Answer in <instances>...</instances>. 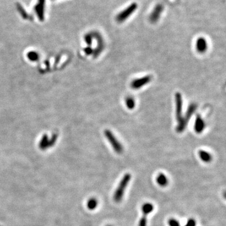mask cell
Instances as JSON below:
<instances>
[{"mask_svg": "<svg viewBox=\"0 0 226 226\" xmlns=\"http://www.w3.org/2000/svg\"><path fill=\"white\" fill-rule=\"evenodd\" d=\"M131 179V175L130 173H126L121 180L116 191L113 195V199L116 202L119 203L122 200L124 194V190L126 188L130 181Z\"/></svg>", "mask_w": 226, "mask_h": 226, "instance_id": "1", "label": "cell"}, {"mask_svg": "<svg viewBox=\"0 0 226 226\" xmlns=\"http://www.w3.org/2000/svg\"><path fill=\"white\" fill-rule=\"evenodd\" d=\"M197 108V106L195 104H191L189 107H188L186 112L185 114V116L184 117H182V119L178 121L177 126L176 128V130L179 133H181L183 132L186 128V126L188 124V121H189L190 118L194 115L195 110Z\"/></svg>", "mask_w": 226, "mask_h": 226, "instance_id": "2", "label": "cell"}, {"mask_svg": "<svg viewBox=\"0 0 226 226\" xmlns=\"http://www.w3.org/2000/svg\"><path fill=\"white\" fill-rule=\"evenodd\" d=\"M138 5L136 2L131 3L126 8L120 11L116 17V21L119 23H122L126 21L137 10Z\"/></svg>", "mask_w": 226, "mask_h": 226, "instance_id": "3", "label": "cell"}, {"mask_svg": "<svg viewBox=\"0 0 226 226\" xmlns=\"http://www.w3.org/2000/svg\"><path fill=\"white\" fill-rule=\"evenodd\" d=\"M104 135L116 153H117L118 154H121L123 152L122 145L119 142L114 134L110 130H106L104 131Z\"/></svg>", "mask_w": 226, "mask_h": 226, "instance_id": "4", "label": "cell"}, {"mask_svg": "<svg viewBox=\"0 0 226 226\" xmlns=\"http://www.w3.org/2000/svg\"><path fill=\"white\" fill-rule=\"evenodd\" d=\"M164 10V6L161 3L156 4L149 15V20L152 23H156L160 20Z\"/></svg>", "mask_w": 226, "mask_h": 226, "instance_id": "5", "label": "cell"}, {"mask_svg": "<svg viewBox=\"0 0 226 226\" xmlns=\"http://www.w3.org/2000/svg\"><path fill=\"white\" fill-rule=\"evenodd\" d=\"M175 109H176V118L177 121H180L182 116L183 111V99L182 96L180 92H177L175 95Z\"/></svg>", "mask_w": 226, "mask_h": 226, "instance_id": "6", "label": "cell"}, {"mask_svg": "<svg viewBox=\"0 0 226 226\" xmlns=\"http://www.w3.org/2000/svg\"><path fill=\"white\" fill-rule=\"evenodd\" d=\"M92 36L94 38L97 40V48L95 49V50H93V55L94 57H97L100 54H101V52H103V50L104 48V40L103 38L101 36V35H100V33L97 32H92Z\"/></svg>", "mask_w": 226, "mask_h": 226, "instance_id": "7", "label": "cell"}, {"mask_svg": "<svg viewBox=\"0 0 226 226\" xmlns=\"http://www.w3.org/2000/svg\"><path fill=\"white\" fill-rule=\"evenodd\" d=\"M46 0H38L34 6V11L39 21H43L45 20V9Z\"/></svg>", "mask_w": 226, "mask_h": 226, "instance_id": "8", "label": "cell"}, {"mask_svg": "<svg viewBox=\"0 0 226 226\" xmlns=\"http://www.w3.org/2000/svg\"><path fill=\"white\" fill-rule=\"evenodd\" d=\"M153 205L151 203H146L143 205V216L140 219L137 226H146L148 216L153 210Z\"/></svg>", "mask_w": 226, "mask_h": 226, "instance_id": "9", "label": "cell"}, {"mask_svg": "<svg viewBox=\"0 0 226 226\" xmlns=\"http://www.w3.org/2000/svg\"><path fill=\"white\" fill-rule=\"evenodd\" d=\"M151 81H152V76L148 75H146V76L133 80L131 83V87L133 89H139L149 83Z\"/></svg>", "mask_w": 226, "mask_h": 226, "instance_id": "10", "label": "cell"}, {"mask_svg": "<svg viewBox=\"0 0 226 226\" xmlns=\"http://www.w3.org/2000/svg\"><path fill=\"white\" fill-rule=\"evenodd\" d=\"M195 47L197 51L200 54L205 53L208 48V43L207 40L204 37H199L197 39L195 43Z\"/></svg>", "mask_w": 226, "mask_h": 226, "instance_id": "11", "label": "cell"}, {"mask_svg": "<svg viewBox=\"0 0 226 226\" xmlns=\"http://www.w3.org/2000/svg\"><path fill=\"white\" fill-rule=\"evenodd\" d=\"M205 128V122L199 115H197L195 122H194V130L195 133L198 134L202 133Z\"/></svg>", "mask_w": 226, "mask_h": 226, "instance_id": "12", "label": "cell"}, {"mask_svg": "<svg viewBox=\"0 0 226 226\" xmlns=\"http://www.w3.org/2000/svg\"><path fill=\"white\" fill-rule=\"evenodd\" d=\"M198 156L202 161L205 163H209L212 159V155L209 152L204 150H200L198 152Z\"/></svg>", "mask_w": 226, "mask_h": 226, "instance_id": "13", "label": "cell"}, {"mask_svg": "<svg viewBox=\"0 0 226 226\" xmlns=\"http://www.w3.org/2000/svg\"><path fill=\"white\" fill-rule=\"evenodd\" d=\"M156 182L161 186H165L168 183V180L165 174L159 173L156 177Z\"/></svg>", "mask_w": 226, "mask_h": 226, "instance_id": "14", "label": "cell"}, {"mask_svg": "<svg viewBox=\"0 0 226 226\" xmlns=\"http://www.w3.org/2000/svg\"><path fill=\"white\" fill-rule=\"evenodd\" d=\"M17 11H18V13H20V15H21V17L23 19L27 20V19L30 18V16L28 14V13L27 12L26 10L24 9L23 6L21 4H20V3L17 4Z\"/></svg>", "mask_w": 226, "mask_h": 226, "instance_id": "15", "label": "cell"}, {"mask_svg": "<svg viewBox=\"0 0 226 226\" xmlns=\"http://www.w3.org/2000/svg\"><path fill=\"white\" fill-rule=\"evenodd\" d=\"M126 105L129 109H133L135 107V100L132 97H128L125 100Z\"/></svg>", "mask_w": 226, "mask_h": 226, "instance_id": "16", "label": "cell"}, {"mask_svg": "<svg viewBox=\"0 0 226 226\" xmlns=\"http://www.w3.org/2000/svg\"><path fill=\"white\" fill-rule=\"evenodd\" d=\"M27 57L30 61L35 62V61H37L38 60H39V55L36 52L32 51V52H29L27 54Z\"/></svg>", "mask_w": 226, "mask_h": 226, "instance_id": "17", "label": "cell"}, {"mask_svg": "<svg viewBox=\"0 0 226 226\" xmlns=\"http://www.w3.org/2000/svg\"><path fill=\"white\" fill-rule=\"evenodd\" d=\"M93 39H94V37L92 36V33H88L85 34L84 35V37L85 42L89 46H91L92 45Z\"/></svg>", "mask_w": 226, "mask_h": 226, "instance_id": "18", "label": "cell"}, {"mask_svg": "<svg viewBox=\"0 0 226 226\" xmlns=\"http://www.w3.org/2000/svg\"><path fill=\"white\" fill-rule=\"evenodd\" d=\"M97 201L96 198H91L87 203V207L90 210H94L97 207Z\"/></svg>", "mask_w": 226, "mask_h": 226, "instance_id": "19", "label": "cell"}, {"mask_svg": "<svg viewBox=\"0 0 226 226\" xmlns=\"http://www.w3.org/2000/svg\"><path fill=\"white\" fill-rule=\"evenodd\" d=\"M48 143H49V141H48L47 136V135H44L43 136V137L42 138V140H41V141L40 143V146L42 148H46L48 145Z\"/></svg>", "mask_w": 226, "mask_h": 226, "instance_id": "20", "label": "cell"}, {"mask_svg": "<svg viewBox=\"0 0 226 226\" xmlns=\"http://www.w3.org/2000/svg\"><path fill=\"white\" fill-rule=\"evenodd\" d=\"M168 223L169 226H180V223L179 221L175 219H169Z\"/></svg>", "mask_w": 226, "mask_h": 226, "instance_id": "21", "label": "cell"}, {"mask_svg": "<svg viewBox=\"0 0 226 226\" xmlns=\"http://www.w3.org/2000/svg\"><path fill=\"white\" fill-rule=\"evenodd\" d=\"M196 225V222L194 219H190L188 220L187 223L185 226H195Z\"/></svg>", "mask_w": 226, "mask_h": 226, "instance_id": "22", "label": "cell"}, {"mask_svg": "<svg viewBox=\"0 0 226 226\" xmlns=\"http://www.w3.org/2000/svg\"><path fill=\"white\" fill-rule=\"evenodd\" d=\"M84 52L87 55H90L91 54H93V50L91 47H87L84 48Z\"/></svg>", "mask_w": 226, "mask_h": 226, "instance_id": "23", "label": "cell"}, {"mask_svg": "<svg viewBox=\"0 0 226 226\" xmlns=\"http://www.w3.org/2000/svg\"><path fill=\"white\" fill-rule=\"evenodd\" d=\"M108 226H111V225H108Z\"/></svg>", "mask_w": 226, "mask_h": 226, "instance_id": "24", "label": "cell"}]
</instances>
